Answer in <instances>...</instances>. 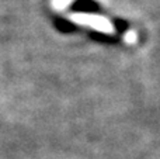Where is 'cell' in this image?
<instances>
[{
	"instance_id": "cell-1",
	"label": "cell",
	"mask_w": 160,
	"mask_h": 159,
	"mask_svg": "<svg viewBox=\"0 0 160 159\" xmlns=\"http://www.w3.org/2000/svg\"><path fill=\"white\" fill-rule=\"evenodd\" d=\"M72 20L76 21L78 24L83 25H90L93 28H97L100 31H111L112 30V24L108 20H105L104 17L98 16H88V14H73Z\"/></svg>"
},
{
	"instance_id": "cell-5",
	"label": "cell",
	"mask_w": 160,
	"mask_h": 159,
	"mask_svg": "<svg viewBox=\"0 0 160 159\" xmlns=\"http://www.w3.org/2000/svg\"><path fill=\"white\" fill-rule=\"evenodd\" d=\"M115 24H117V27L119 28V30H125L127 28V25H125V23H121V21H115Z\"/></svg>"
},
{
	"instance_id": "cell-2",
	"label": "cell",
	"mask_w": 160,
	"mask_h": 159,
	"mask_svg": "<svg viewBox=\"0 0 160 159\" xmlns=\"http://www.w3.org/2000/svg\"><path fill=\"white\" fill-rule=\"evenodd\" d=\"M76 8H79V10H97L98 8V6L94 2H90V0H80V2L76 4Z\"/></svg>"
},
{
	"instance_id": "cell-3",
	"label": "cell",
	"mask_w": 160,
	"mask_h": 159,
	"mask_svg": "<svg viewBox=\"0 0 160 159\" xmlns=\"http://www.w3.org/2000/svg\"><path fill=\"white\" fill-rule=\"evenodd\" d=\"M70 0H53V6L56 8H65L66 6H69Z\"/></svg>"
},
{
	"instance_id": "cell-4",
	"label": "cell",
	"mask_w": 160,
	"mask_h": 159,
	"mask_svg": "<svg viewBox=\"0 0 160 159\" xmlns=\"http://www.w3.org/2000/svg\"><path fill=\"white\" fill-rule=\"evenodd\" d=\"M125 39H127L128 42H135L136 41V34L132 33V31H129V33L125 35Z\"/></svg>"
}]
</instances>
